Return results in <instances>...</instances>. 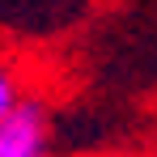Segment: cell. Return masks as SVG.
Segmentation results:
<instances>
[{
	"instance_id": "cell-1",
	"label": "cell",
	"mask_w": 157,
	"mask_h": 157,
	"mask_svg": "<svg viewBox=\"0 0 157 157\" xmlns=\"http://www.w3.org/2000/svg\"><path fill=\"white\" fill-rule=\"evenodd\" d=\"M0 157H51V110L43 98H21L0 119Z\"/></svg>"
},
{
	"instance_id": "cell-2",
	"label": "cell",
	"mask_w": 157,
	"mask_h": 157,
	"mask_svg": "<svg viewBox=\"0 0 157 157\" xmlns=\"http://www.w3.org/2000/svg\"><path fill=\"white\" fill-rule=\"evenodd\" d=\"M21 98H26V94H21V77H17V68L0 59V119L21 102Z\"/></svg>"
}]
</instances>
